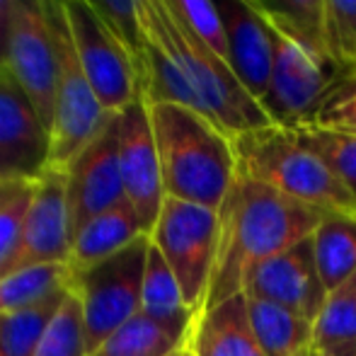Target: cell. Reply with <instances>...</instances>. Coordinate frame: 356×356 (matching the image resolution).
Listing matches in <instances>:
<instances>
[{
  "mask_svg": "<svg viewBox=\"0 0 356 356\" xmlns=\"http://www.w3.org/2000/svg\"><path fill=\"white\" fill-rule=\"evenodd\" d=\"M323 216L238 170L218 209V252L204 310L243 293L250 267L310 238Z\"/></svg>",
  "mask_w": 356,
  "mask_h": 356,
  "instance_id": "1",
  "label": "cell"
},
{
  "mask_svg": "<svg viewBox=\"0 0 356 356\" xmlns=\"http://www.w3.org/2000/svg\"><path fill=\"white\" fill-rule=\"evenodd\" d=\"M145 49L165 54L199 99L202 114L230 138L272 127L257 99L235 78L233 68L213 51L197 29L189 27L165 0H136Z\"/></svg>",
  "mask_w": 356,
  "mask_h": 356,
  "instance_id": "2",
  "label": "cell"
},
{
  "mask_svg": "<svg viewBox=\"0 0 356 356\" xmlns=\"http://www.w3.org/2000/svg\"><path fill=\"white\" fill-rule=\"evenodd\" d=\"M165 197L218 211L238 175L233 138L209 117L177 102H148Z\"/></svg>",
  "mask_w": 356,
  "mask_h": 356,
  "instance_id": "3",
  "label": "cell"
},
{
  "mask_svg": "<svg viewBox=\"0 0 356 356\" xmlns=\"http://www.w3.org/2000/svg\"><path fill=\"white\" fill-rule=\"evenodd\" d=\"M238 170L250 179L323 213L356 211L354 194L296 131L264 127L233 138Z\"/></svg>",
  "mask_w": 356,
  "mask_h": 356,
  "instance_id": "4",
  "label": "cell"
},
{
  "mask_svg": "<svg viewBox=\"0 0 356 356\" xmlns=\"http://www.w3.org/2000/svg\"><path fill=\"white\" fill-rule=\"evenodd\" d=\"M267 22L274 34V61L267 92L259 104L272 127L298 131L313 124L320 102L330 92L334 80L344 73V68L332 58L313 51L279 22L269 17Z\"/></svg>",
  "mask_w": 356,
  "mask_h": 356,
  "instance_id": "5",
  "label": "cell"
},
{
  "mask_svg": "<svg viewBox=\"0 0 356 356\" xmlns=\"http://www.w3.org/2000/svg\"><path fill=\"white\" fill-rule=\"evenodd\" d=\"M220 218L216 209L165 197L150 243L170 264L187 305L202 313L218 252Z\"/></svg>",
  "mask_w": 356,
  "mask_h": 356,
  "instance_id": "6",
  "label": "cell"
},
{
  "mask_svg": "<svg viewBox=\"0 0 356 356\" xmlns=\"http://www.w3.org/2000/svg\"><path fill=\"white\" fill-rule=\"evenodd\" d=\"M85 75L109 114L143 95L141 66L90 0H58Z\"/></svg>",
  "mask_w": 356,
  "mask_h": 356,
  "instance_id": "7",
  "label": "cell"
},
{
  "mask_svg": "<svg viewBox=\"0 0 356 356\" xmlns=\"http://www.w3.org/2000/svg\"><path fill=\"white\" fill-rule=\"evenodd\" d=\"M150 235L83 272H71V289L83 303L90 354L141 310V289Z\"/></svg>",
  "mask_w": 356,
  "mask_h": 356,
  "instance_id": "8",
  "label": "cell"
},
{
  "mask_svg": "<svg viewBox=\"0 0 356 356\" xmlns=\"http://www.w3.org/2000/svg\"><path fill=\"white\" fill-rule=\"evenodd\" d=\"M49 3H51L54 34H56L58 63H61L56 109H54V124L49 131L51 136L49 168L66 170L75 160V155L107 127L112 114L99 104L88 75L80 66L61 3L58 0H49Z\"/></svg>",
  "mask_w": 356,
  "mask_h": 356,
  "instance_id": "9",
  "label": "cell"
},
{
  "mask_svg": "<svg viewBox=\"0 0 356 356\" xmlns=\"http://www.w3.org/2000/svg\"><path fill=\"white\" fill-rule=\"evenodd\" d=\"M51 131L58 92V47L49 0H15L5 63Z\"/></svg>",
  "mask_w": 356,
  "mask_h": 356,
  "instance_id": "10",
  "label": "cell"
},
{
  "mask_svg": "<svg viewBox=\"0 0 356 356\" xmlns=\"http://www.w3.org/2000/svg\"><path fill=\"white\" fill-rule=\"evenodd\" d=\"M66 187V170L58 168H47L32 184V197L19 230L17 248L10 254L8 264L0 269V279L37 264H68L73 233Z\"/></svg>",
  "mask_w": 356,
  "mask_h": 356,
  "instance_id": "11",
  "label": "cell"
},
{
  "mask_svg": "<svg viewBox=\"0 0 356 356\" xmlns=\"http://www.w3.org/2000/svg\"><path fill=\"white\" fill-rule=\"evenodd\" d=\"M47 124L8 68H0V182L32 184L49 168Z\"/></svg>",
  "mask_w": 356,
  "mask_h": 356,
  "instance_id": "12",
  "label": "cell"
},
{
  "mask_svg": "<svg viewBox=\"0 0 356 356\" xmlns=\"http://www.w3.org/2000/svg\"><path fill=\"white\" fill-rule=\"evenodd\" d=\"M119 131V168L127 202L134 207L143 223V230L150 235L155 220L165 202L163 172H160V155L155 143L153 124H150L148 99L138 97L122 112H117Z\"/></svg>",
  "mask_w": 356,
  "mask_h": 356,
  "instance_id": "13",
  "label": "cell"
},
{
  "mask_svg": "<svg viewBox=\"0 0 356 356\" xmlns=\"http://www.w3.org/2000/svg\"><path fill=\"white\" fill-rule=\"evenodd\" d=\"M68 213L73 238L88 220L127 202L119 168V131L117 114L66 168Z\"/></svg>",
  "mask_w": 356,
  "mask_h": 356,
  "instance_id": "14",
  "label": "cell"
},
{
  "mask_svg": "<svg viewBox=\"0 0 356 356\" xmlns=\"http://www.w3.org/2000/svg\"><path fill=\"white\" fill-rule=\"evenodd\" d=\"M243 293L248 298L284 305L315 323L327 300V289L315 264L313 238L300 240L293 248L250 267L243 282Z\"/></svg>",
  "mask_w": 356,
  "mask_h": 356,
  "instance_id": "15",
  "label": "cell"
},
{
  "mask_svg": "<svg viewBox=\"0 0 356 356\" xmlns=\"http://www.w3.org/2000/svg\"><path fill=\"white\" fill-rule=\"evenodd\" d=\"M213 5L225 34V61L250 97L262 102L274 61V34L267 17L254 0H213Z\"/></svg>",
  "mask_w": 356,
  "mask_h": 356,
  "instance_id": "16",
  "label": "cell"
},
{
  "mask_svg": "<svg viewBox=\"0 0 356 356\" xmlns=\"http://www.w3.org/2000/svg\"><path fill=\"white\" fill-rule=\"evenodd\" d=\"M187 344L194 356H267L250 327L245 293L199 313Z\"/></svg>",
  "mask_w": 356,
  "mask_h": 356,
  "instance_id": "17",
  "label": "cell"
},
{
  "mask_svg": "<svg viewBox=\"0 0 356 356\" xmlns=\"http://www.w3.org/2000/svg\"><path fill=\"white\" fill-rule=\"evenodd\" d=\"M141 235L148 233L143 230L138 213L134 211L129 202H122L119 207L95 216L78 230V235L73 238L68 267H71V272H83V269L122 252Z\"/></svg>",
  "mask_w": 356,
  "mask_h": 356,
  "instance_id": "18",
  "label": "cell"
},
{
  "mask_svg": "<svg viewBox=\"0 0 356 356\" xmlns=\"http://www.w3.org/2000/svg\"><path fill=\"white\" fill-rule=\"evenodd\" d=\"M145 318L158 323L168 332L177 334L179 339H189V332L194 327L197 313L187 305L184 293L177 284V277L172 274L170 264L158 252L153 243L148 250L143 272V289H141V310Z\"/></svg>",
  "mask_w": 356,
  "mask_h": 356,
  "instance_id": "19",
  "label": "cell"
},
{
  "mask_svg": "<svg viewBox=\"0 0 356 356\" xmlns=\"http://www.w3.org/2000/svg\"><path fill=\"white\" fill-rule=\"evenodd\" d=\"M248 320L254 339L267 356H296L313 344L315 323L284 305L248 298Z\"/></svg>",
  "mask_w": 356,
  "mask_h": 356,
  "instance_id": "20",
  "label": "cell"
},
{
  "mask_svg": "<svg viewBox=\"0 0 356 356\" xmlns=\"http://www.w3.org/2000/svg\"><path fill=\"white\" fill-rule=\"evenodd\" d=\"M310 238L320 279L330 293L356 272V211L325 213Z\"/></svg>",
  "mask_w": 356,
  "mask_h": 356,
  "instance_id": "21",
  "label": "cell"
},
{
  "mask_svg": "<svg viewBox=\"0 0 356 356\" xmlns=\"http://www.w3.org/2000/svg\"><path fill=\"white\" fill-rule=\"evenodd\" d=\"M310 349L330 356H356V272L327 293L315 320Z\"/></svg>",
  "mask_w": 356,
  "mask_h": 356,
  "instance_id": "22",
  "label": "cell"
},
{
  "mask_svg": "<svg viewBox=\"0 0 356 356\" xmlns=\"http://www.w3.org/2000/svg\"><path fill=\"white\" fill-rule=\"evenodd\" d=\"M68 289L56 291L22 310L0 315V352L3 356H34L54 315L61 308Z\"/></svg>",
  "mask_w": 356,
  "mask_h": 356,
  "instance_id": "23",
  "label": "cell"
},
{
  "mask_svg": "<svg viewBox=\"0 0 356 356\" xmlns=\"http://www.w3.org/2000/svg\"><path fill=\"white\" fill-rule=\"evenodd\" d=\"M184 344L187 339H179L138 313L109 334L90 356H175Z\"/></svg>",
  "mask_w": 356,
  "mask_h": 356,
  "instance_id": "24",
  "label": "cell"
},
{
  "mask_svg": "<svg viewBox=\"0 0 356 356\" xmlns=\"http://www.w3.org/2000/svg\"><path fill=\"white\" fill-rule=\"evenodd\" d=\"M71 286L68 264H37L0 279V315L15 313Z\"/></svg>",
  "mask_w": 356,
  "mask_h": 356,
  "instance_id": "25",
  "label": "cell"
},
{
  "mask_svg": "<svg viewBox=\"0 0 356 356\" xmlns=\"http://www.w3.org/2000/svg\"><path fill=\"white\" fill-rule=\"evenodd\" d=\"M259 10L269 19H274V22H279L289 32H293L313 51L332 58L327 47L325 0H259Z\"/></svg>",
  "mask_w": 356,
  "mask_h": 356,
  "instance_id": "26",
  "label": "cell"
},
{
  "mask_svg": "<svg viewBox=\"0 0 356 356\" xmlns=\"http://www.w3.org/2000/svg\"><path fill=\"white\" fill-rule=\"evenodd\" d=\"M34 356H90L83 303L73 289H68Z\"/></svg>",
  "mask_w": 356,
  "mask_h": 356,
  "instance_id": "27",
  "label": "cell"
},
{
  "mask_svg": "<svg viewBox=\"0 0 356 356\" xmlns=\"http://www.w3.org/2000/svg\"><path fill=\"white\" fill-rule=\"evenodd\" d=\"M296 136L337 175L339 182L356 199V134H339L318 127H305L298 129Z\"/></svg>",
  "mask_w": 356,
  "mask_h": 356,
  "instance_id": "28",
  "label": "cell"
},
{
  "mask_svg": "<svg viewBox=\"0 0 356 356\" xmlns=\"http://www.w3.org/2000/svg\"><path fill=\"white\" fill-rule=\"evenodd\" d=\"M310 127L339 134H356V66L347 68L334 80L330 92L320 102Z\"/></svg>",
  "mask_w": 356,
  "mask_h": 356,
  "instance_id": "29",
  "label": "cell"
},
{
  "mask_svg": "<svg viewBox=\"0 0 356 356\" xmlns=\"http://www.w3.org/2000/svg\"><path fill=\"white\" fill-rule=\"evenodd\" d=\"M330 56L347 71L356 66V0H325Z\"/></svg>",
  "mask_w": 356,
  "mask_h": 356,
  "instance_id": "30",
  "label": "cell"
},
{
  "mask_svg": "<svg viewBox=\"0 0 356 356\" xmlns=\"http://www.w3.org/2000/svg\"><path fill=\"white\" fill-rule=\"evenodd\" d=\"M90 3L99 10V15L112 24V29L129 47V51L134 54V58H136L138 66H141V78H143L145 42H143V34H141V24H138L136 0H90Z\"/></svg>",
  "mask_w": 356,
  "mask_h": 356,
  "instance_id": "31",
  "label": "cell"
},
{
  "mask_svg": "<svg viewBox=\"0 0 356 356\" xmlns=\"http://www.w3.org/2000/svg\"><path fill=\"white\" fill-rule=\"evenodd\" d=\"M189 27L197 29L199 37L207 39V44L218 56L225 58V34L220 24L218 10L213 0H165Z\"/></svg>",
  "mask_w": 356,
  "mask_h": 356,
  "instance_id": "32",
  "label": "cell"
},
{
  "mask_svg": "<svg viewBox=\"0 0 356 356\" xmlns=\"http://www.w3.org/2000/svg\"><path fill=\"white\" fill-rule=\"evenodd\" d=\"M32 184H24L5 207H0V269L8 264L10 254L17 248L19 230H22L24 213H27L29 197H32Z\"/></svg>",
  "mask_w": 356,
  "mask_h": 356,
  "instance_id": "33",
  "label": "cell"
},
{
  "mask_svg": "<svg viewBox=\"0 0 356 356\" xmlns=\"http://www.w3.org/2000/svg\"><path fill=\"white\" fill-rule=\"evenodd\" d=\"M15 0H0V68L5 63V47H8V29L13 17Z\"/></svg>",
  "mask_w": 356,
  "mask_h": 356,
  "instance_id": "34",
  "label": "cell"
},
{
  "mask_svg": "<svg viewBox=\"0 0 356 356\" xmlns=\"http://www.w3.org/2000/svg\"><path fill=\"white\" fill-rule=\"evenodd\" d=\"M22 187H24V184H5V182H0V207H5V204H8Z\"/></svg>",
  "mask_w": 356,
  "mask_h": 356,
  "instance_id": "35",
  "label": "cell"
},
{
  "mask_svg": "<svg viewBox=\"0 0 356 356\" xmlns=\"http://www.w3.org/2000/svg\"><path fill=\"white\" fill-rule=\"evenodd\" d=\"M175 356H194V352H192V349H189V344H184V347L179 349V352L175 354Z\"/></svg>",
  "mask_w": 356,
  "mask_h": 356,
  "instance_id": "36",
  "label": "cell"
},
{
  "mask_svg": "<svg viewBox=\"0 0 356 356\" xmlns=\"http://www.w3.org/2000/svg\"><path fill=\"white\" fill-rule=\"evenodd\" d=\"M296 356H313V352H310V349H305V352H300V354H296Z\"/></svg>",
  "mask_w": 356,
  "mask_h": 356,
  "instance_id": "37",
  "label": "cell"
},
{
  "mask_svg": "<svg viewBox=\"0 0 356 356\" xmlns=\"http://www.w3.org/2000/svg\"><path fill=\"white\" fill-rule=\"evenodd\" d=\"M313 352V356H330V354H323V352H315V349H310Z\"/></svg>",
  "mask_w": 356,
  "mask_h": 356,
  "instance_id": "38",
  "label": "cell"
},
{
  "mask_svg": "<svg viewBox=\"0 0 356 356\" xmlns=\"http://www.w3.org/2000/svg\"><path fill=\"white\" fill-rule=\"evenodd\" d=\"M254 3H257V8H259V0H254Z\"/></svg>",
  "mask_w": 356,
  "mask_h": 356,
  "instance_id": "39",
  "label": "cell"
},
{
  "mask_svg": "<svg viewBox=\"0 0 356 356\" xmlns=\"http://www.w3.org/2000/svg\"><path fill=\"white\" fill-rule=\"evenodd\" d=\"M0 356H3V352H0Z\"/></svg>",
  "mask_w": 356,
  "mask_h": 356,
  "instance_id": "40",
  "label": "cell"
}]
</instances>
